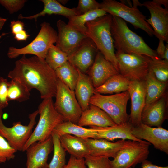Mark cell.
Wrapping results in <instances>:
<instances>
[{
    "label": "cell",
    "instance_id": "obj_1",
    "mask_svg": "<svg viewBox=\"0 0 168 168\" xmlns=\"http://www.w3.org/2000/svg\"><path fill=\"white\" fill-rule=\"evenodd\" d=\"M8 77L20 80L30 91L37 89L41 99L55 97L58 78L55 71L45 60L34 56L27 58L25 55L15 63L13 69Z\"/></svg>",
    "mask_w": 168,
    "mask_h": 168
},
{
    "label": "cell",
    "instance_id": "obj_2",
    "mask_svg": "<svg viewBox=\"0 0 168 168\" xmlns=\"http://www.w3.org/2000/svg\"><path fill=\"white\" fill-rule=\"evenodd\" d=\"M111 33L114 49L127 54L143 55L152 59H161L143 39L132 31L122 19L112 16Z\"/></svg>",
    "mask_w": 168,
    "mask_h": 168
},
{
    "label": "cell",
    "instance_id": "obj_3",
    "mask_svg": "<svg viewBox=\"0 0 168 168\" xmlns=\"http://www.w3.org/2000/svg\"><path fill=\"white\" fill-rule=\"evenodd\" d=\"M112 16L110 14L86 23V35L93 42L98 50L119 72L114 42L111 33Z\"/></svg>",
    "mask_w": 168,
    "mask_h": 168
},
{
    "label": "cell",
    "instance_id": "obj_4",
    "mask_svg": "<svg viewBox=\"0 0 168 168\" xmlns=\"http://www.w3.org/2000/svg\"><path fill=\"white\" fill-rule=\"evenodd\" d=\"M40 118L38 124L25 145V151L32 143L43 142L51 136L55 127L64 121L63 117L55 109L52 98L44 99L38 107Z\"/></svg>",
    "mask_w": 168,
    "mask_h": 168
},
{
    "label": "cell",
    "instance_id": "obj_5",
    "mask_svg": "<svg viewBox=\"0 0 168 168\" xmlns=\"http://www.w3.org/2000/svg\"><path fill=\"white\" fill-rule=\"evenodd\" d=\"M130 96L128 91L110 95L95 92L89 104L96 105L106 112L117 124L128 122L129 115L127 112Z\"/></svg>",
    "mask_w": 168,
    "mask_h": 168
},
{
    "label": "cell",
    "instance_id": "obj_6",
    "mask_svg": "<svg viewBox=\"0 0 168 168\" xmlns=\"http://www.w3.org/2000/svg\"><path fill=\"white\" fill-rule=\"evenodd\" d=\"M40 27L37 35L27 45L21 48L10 47L7 53L8 57L13 59L21 55L32 54L45 60L49 49L56 42L58 33L46 21L41 24Z\"/></svg>",
    "mask_w": 168,
    "mask_h": 168
},
{
    "label": "cell",
    "instance_id": "obj_7",
    "mask_svg": "<svg viewBox=\"0 0 168 168\" xmlns=\"http://www.w3.org/2000/svg\"><path fill=\"white\" fill-rule=\"evenodd\" d=\"M100 4V8L107 13L130 23L135 29L142 30L149 36L154 35L153 29L146 21V17L137 7H129L115 0H104Z\"/></svg>",
    "mask_w": 168,
    "mask_h": 168
},
{
    "label": "cell",
    "instance_id": "obj_8",
    "mask_svg": "<svg viewBox=\"0 0 168 168\" xmlns=\"http://www.w3.org/2000/svg\"><path fill=\"white\" fill-rule=\"evenodd\" d=\"M151 143L128 140L127 143L110 160L111 168H132L147 160L149 153Z\"/></svg>",
    "mask_w": 168,
    "mask_h": 168
},
{
    "label": "cell",
    "instance_id": "obj_9",
    "mask_svg": "<svg viewBox=\"0 0 168 168\" xmlns=\"http://www.w3.org/2000/svg\"><path fill=\"white\" fill-rule=\"evenodd\" d=\"M54 108L64 121L77 124L82 112L76 99L74 91L69 89L58 79Z\"/></svg>",
    "mask_w": 168,
    "mask_h": 168
},
{
    "label": "cell",
    "instance_id": "obj_10",
    "mask_svg": "<svg viewBox=\"0 0 168 168\" xmlns=\"http://www.w3.org/2000/svg\"><path fill=\"white\" fill-rule=\"evenodd\" d=\"M119 72L130 80H145L149 71L151 58L146 55L116 51Z\"/></svg>",
    "mask_w": 168,
    "mask_h": 168
},
{
    "label": "cell",
    "instance_id": "obj_11",
    "mask_svg": "<svg viewBox=\"0 0 168 168\" xmlns=\"http://www.w3.org/2000/svg\"><path fill=\"white\" fill-rule=\"evenodd\" d=\"M3 114L2 109H0V135L17 151H22L36 123V118L39 114L38 110L29 114L30 121L27 125H23L18 121L13 123L12 126L11 127L5 126L3 123Z\"/></svg>",
    "mask_w": 168,
    "mask_h": 168
},
{
    "label": "cell",
    "instance_id": "obj_12",
    "mask_svg": "<svg viewBox=\"0 0 168 168\" xmlns=\"http://www.w3.org/2000/svg\"><path fill=\"white\" fill-rule=\"evenodd\" d=\"M142 5L150 13V18L146 21L153 29L154 35L168 43V8H163L155 0L144 2Z\"/></svg>",
    "mask_w": 168,
    "mask_h": 168
},
{
    "label": "cell",
    "instance_id": "obj_13",
    "mask_svg": "<svg viewBox=\"0 0 168 168\" xmlns=\"http://www.w3.org/2000/svg\"><path fill=\"white\" fill-rule=\"evenodd\" d=\"M131 133L137 138L144 139L156 149L168 154V131L161 127L153 128L141 123L132 126Z\"/></svg>",
    "mask_w": 168,
    "mask_h": 168
},
{
    "label": "cell",
    "instance_id": "obj_14",
    "mask_svg": "<svg viewBox=\"0 0 168 168\" xmlns=\"http://www.w3.org/2000/svg\"><path fill=\"white\" fill-rule=\"evenodd\" d=\"M58 33L56 45L68 55L87 37L86 34L69 26L61 20L57 22Z\"/></svg>",
    "mask_w": 168,
    "mask_h": 168
},
{
    "label": "cell",
    "instance_id": "obj_15",
    "mask_svg": "<svg viewBox=\"0 0 168 168\" xmlns=\"http://www.w3.org/2000/svg\"><path fill=\"white\" fill-rule=\"evenodd\" d=\"M98 51L93 42L87 37L68 55V61L82 72L86 73L93 64Z\"/></svg>",
    "mask_w": 168,
    "mask_h": 168
},
{
    "label": "cell",
    "instance_id": "obj_16",
    "mask_svg": "<svg viewBox=\"0 0 168 168\" xmlns=\"http://www.w3.org/2000/svg\"><path fill=\"white\" fill-rule=\"evenodd\" d=\"M128 91L131 100V113L128 122L133 127L142 123L141 115L146 102L145 80H130Z\"/></svg>",
    "mask_w": 168,
    "mask_h": 168
},
{
    "label": "cell",
    "instance_id": "obj_17",
    "mask_svg": "<svg viewBox=\"0 0 168 168\" xmlns=\"http://www.w3.org/2000/svg\"><path fill=\"white\" fill-rule=\"evenodd\" d=\"M53 149L51 136L44 141L32 143L26 151L27 158L26 168H48V156Z\"/></svg>",
    "mask_w": 168,
    "mask_h": 168
},
{
    "label": "cell",
    "instance_id": "obj_18",
    "mask_svg": "<svg viewBox=\"0 0 168 168\" xmlns=\"http://www.w3.org/2000/svg\"><path fill=\"white\" fill-rule=\"evenodd\" d=\"M167 99L166 92L155 102L145 106L141 115L142 123L150 127H162L168 118Z\"/></svg>",
    "mask_w": 168,
    "mask_h": 168
},
{
    "label": "cell",
    "instance_id": "obj_19",
    "mask_svg": "<svg viewBox=\"0 0 168 168\" xmlns=\"http://www.w3.org/2000/svg\"><path fill=\"white\" fill-rule=\"evenodd\" d=\"M95 88L103 84L112 76L119 73L114 65L99 51L94 62L87 72Z\"/></svg>",
    "mask_w": 168,
    "mask_h": 168
},
{
    "label": "cell",
    "instance_id": "obj_20",
    "mask_svg": "<svg viewBox=\"0 0 168 168\" xmlns=\"http://www.w3.org/2000/svg\"><path fill=\"white\" fill-rule=\"evenodd\" d=\"M90 151V155L114 158L117 152L127 142L128 140L121 139L111 142L103 138L86 139Z\"/></svg>",
    "mask_w": 168,
    "mask_h": 168
},
{
    "label": "cell",
    "instance_id": "obj_21",
    "mask_svg": "<svg viewBox=\"0 0 168 168\" xmlns=\"http://www.w3.org/2000/svg\"><path fill=\"white\" fill-rule=\"evenodd\" d=\"M77 124L83 127L93 126L100 127L117 125L104 111L90 104L88 108L82 111Z\"/></svg>",
    "mask_w": 168,
    "mask_h": 168
},
{
    "label": "cell",
    "instance_id": "obj_22",
    "mask_svg": "<svg viewBox=\"0 0 168 168\" xmlns=\"http://www.w3.org/2000/svg\"><path fill=\"white\" fill-rule=\"evenodd\" d=\"M132 125L128 122L119 125L105 127L90 126L96 130L97 134L96 139L103 138L110 141L120 139L122 140L142 142L143 140L138 139L131 133Z\"/></svg>",
    "mask_w": 168,
    "mask_h": 168
},
{
    "label": "cell",
    "instance_id": "obj_23",
    "mask_svg": "<svg viewBox=\"0 0 168 168\" xmlns=\"http://www.w3.org/2000/svg\"><path fill=\"white\" fill-rule=\"evenodd\" d=\"M44 7L43 10L39 13L30 16H23L20 14L18 16L19 19H34L46 15H58L63 16L68 18L75 16L81 14L76 7L70 8L67 7L55 0H41Z\"/></svg>",
    "mask_w": 168,
    "mask_h": 168
},
{
    "label": "cell",
    "instance_id": "obj_24",
    "mask_svg": "<svg viewBox=\"0 0 168 168\" xmlns=\"http://www.w3.org/2000/svg\"><path fill=\"white\" fill-rule=\"evenodd\" d=\"M77 69L78 77L74 91L76 99L83 111L89 107V100L95 93V88L90 77Z\"/></svg>",
    "mask_w": 168,
    "mask_h": 168
},
{
    "label": "cell",
    "instance_id": "obj_25",
    "mask_svg": "<svg viewBox=\"0 0 168 168\" xmlns=\"http://www.w3.org/2000/svg\"><path fill=\"white\" fill-rule=\"evenodd\" d=\"M59 139L62 146L65 151L77 158H85L91 154V151L86 139L65 134L60 136Z\"/></svg>",
    "mask_w": 168,
    "mask_h": 168
},
{
    "label": "cell",
    "instance_id": "obj_26",
    "mask_svg": "<svg viewBox=\"0 0 168 168\" xmlns=\"http://www.w3.org/2000/svg\"><path fill=\"white\" fill-rule=\"evenodd\" d=\"M52 133L59 137L63 134H69L84 139H96L97 134V130L95 128H86L69 121H64L58 124Z\"/></svg>",
    "mask_w": 168,
    "mask_h": 168
},
{
    "label": "cell",
    "instance_id": "obj_27",
    "mask_svg": "<svg viewBox=\"0 0 168 168\" xmlns=\"http://www.w3.org/2000/svg\"><path fill=\"white\" fill-rule=\"evenodd\" d=\"M145 81L146 87V106L158 100L166 92L167 82L158 80L150 69Z\"/></svg>",
    "mask_w": 168,
    "mask_h": 168
},
{
    "label": "cell",
    "instance_id": "obj_28",
    "mask_svg": "<svg viewBox=\"0 0 168 168\" xmlns=\"http://www.w3.org/2000/svg\"><path fill=\"white\" fill-rule=\"evenodd\" d=\"M130 82V80L119 73L95 88L94 92L101 94L120 93L128 91Z\"/></svg>",
    "mask_w": 168,
    "mask_h": 168
},
{
    "label": "cell",
    "instance_id": "obj_29",
    "mask_svg": "<svg viewBox=\"0 0 168 168\" xmlns=\"http://www.w3.org/2000/svg\"><path fill=\"white\" fill-rule=\"evenodd\" d=\"M107 13L105 11L100 8L91 11L68 18L67 24L72 28L86 34L85 24L86 23L103 16Z\"/></svg>",
    "mask_w": 168,
    "mask_h": 168
},
{
    "label": "cell",
    "instance_id": "obj_30",
    "mask_svg": "<svg viewBox=\"0 0 168 168\" xmlns=\"http://www.w3.org/2000/svg\"><path fill=\"white\" fill-rule=\"evenodd\" d=\"M55 72L58 79L71 90L74 91L78 77L77 68L68 61Z\"/></svg>",
    "mask_w": 168,
    "mask_h": 168
},
{
    "label": "cell",
    "instance_id": "obj_31",
    "mask_svg": "<svg viewBox=\"0 0 168 168\" xmlns=\"http://www.w3.org/2000/svg\"><path fill=\"white\" fill-rule=\"evenodd\" d=\"M30 91L19 79L14 78L9 82L8 89V101L15 100L19 102L28 100Z\"/></svg>",
    "mask_w": 168,
    "mask_h": 168
},
{
    "label": "cell",
    "instance_id": "obj_32",
    "mask_svg": "<svg viewBox=\"0 0 168 168\" xmlns=\"http://www.w3.org/2000/svg\"><path fill=\"white\" fill-rule=\"evenodd\" d=\"M45 60L55 71L68 61V55L56 46L52 44L49 49Z\"/></svg>",
    "mask_w": 168,
    "mask_h": 168
},
{
    "label": "cell",
    "instance_id": "obj_33",
    "mask_svg": "<svg viewBox=\"0 0 168 168\" xmlns=\"http://www.w3.org/2000/svg\"><path fill=\"white\" fill-rule=\"evenodd\" d=\"M54 154L52 160L49 164L48 168H63L66 164V151L62 146L59 136L52 133Z\"/></svg>",
    "mask_w": 168,
    "mask_h": 168
},
{
    "label": "cell",
    "instance_id": "obj_34",
    "mask_svg": "<svg viewBox=\"0 0 168 168\" xmlns=\"http://www.w3.org/2000/svg\"><path fill=\"white\" fill-rule=\"evenodd\" d=\"M149 69L153 72L158 80L163 82H168V61L161 59L150 58Z\"/></svg>",
    "mask_w": 168,
    "mask_h": 168
},
{
    "label": "cell",
    "instance_id": "obj_35",
    "mask_svg": "<svg viewBox=\"0 0 168 168\" xmlns=\"http://www.w3.org/2000/svg\"><path fill=\"white\" fill-rule=\"evenodd\" d=\"M17 151L0 135V163L14 159Z\"/></svg>",
    "mask_w": 168,
    "mask_h": 168
},
{
    "label": "cell",
    "instance_id": "obj_36",
    "mask_svg": "<svg viewBox=\"0 0 168 168\" xmlns=\"http://www.w3.org/2000/svg\"><path fill=\"white\" fill-rule=\"evenodd\" d=\"M87 168H111L109 158L89 155L85 158Z\"/></svg>",
    "mask_w": 168,
    "mask_h": 168
},
{
    "label": "cell",
    "instance_id": "obj_37",
    "mask_svg": "<svg viewBox=\"0 0 168 168\" xmlns=\"http://www.w3.org/2000/svg\"><path fill=\"white\" fill-rule=\"evenodd\" d=\"M26 0H0V4L11 14L21 9L27 2Z\"/></svg>",
    "mask_w": 168,
    "mask_h": 168
},
{
    "label": "cell",
    "instance_id": "obj_38",
    "mask_svg": "<svg viewBox=\"0 0 168 168\" xmlns=\"http://www.w3.org/2000/svg\"><path fill=\"white\" fill-rule=\"evenodd\" d=\"M9 82L0 77V109H2L8 105V89Z\"/></svg>",
    "mask_w": 168,
    "mask_h": 168
},
{
    "label": "cell",
    "instance_id": "obj_39",
    "mask_svg": "<svg viewBox=\"0 0 168 168\" xmlns=\"http://www.w3.org/2000/svg\"><path fill=\"white\" fill-rule=\"evenodd\" d=\"M100 3L95 0H79L76 8L82 14L91 11L100 9Z\"/></svg>",
    "mask_w": 168,
    "mask_h": 168
},
{
    "label": "cell",
    "instance_id": "obj_40",
    "mask_svg": "<svg viewBox=\"0 0 168 168\" xmlns=\"http://www.w3.org/2000/svg\"><path fill=\"white\" fill-rule=\"evenodd\" d=\"M63 168H87L84 158L78 159L71 155L68 162Z\"/></svg>",
    "mask_w": 168,
    "mask_h": 168
},
{
    "label": "cell",
    "instance_id": "obj_41",
    "mask_svg": "<svg viewBox=\"0 0 168 168\" xmlns=\"http://www.w3.org/2000/svg\"><path fill=\"white\" fill-rule=\"evenodd\" d=\"M24 23L20 21L13 20L11 22V30L12 34L14 35L24 30Z\"/></svg>",
    "mask_w": 168,
    "mask_h": 168
},
{
    "label": "cell",
    "instance_id": "obj_42",
    "mask_svg": "<svg viewBox=\"0 0 168 168\" xmlns=\"http://www.w3.org/2000/svg\"><path fill=\"white\" fill-rule=\"evenodd\" d=\"M164 42L163 40L159 39L158 46L156 51L158 55L161 59L162 58L166 49V46L164 45Z\"/></svg>",
    "mask_w": 168,
    "mask_h": 168
},
{
    "label": "cell",
    "instance_id": "obj_43",
    "mask_svg": "<svg viewBox=\"0 0 168 168\" xmlns=\"http://www.w3.org/2000/svg\"><path fill=\"white\" fill-rule=\"evenodd\" d=\"M14 35V38L17 41H26L30 35L24 30L19 32Z\"/></svg>",
    "mask_w": 168,
    "mask_h": 168
},
{
    "label": "cell",
    "instance_id": "obj_44",
    "mask_svg": "<svg viewBox=\"0 0 168 168\" xmlns=\"http://www.w3.org/2000/svg\"><path fill=\"white\" fill-rule=\"evenodd\" d=\"M141 163L142 168H168V166H160L156 165L147 160L143 161Z\"/></svg>",
    "mask_w": 168,
    "mask_h": 168
},
{
    "label": "cell",
    "instance_id": "obj_45",
    "mask_svg": "<svg viewBox=\"0 0 168 168\" xmlns=\"http://www.w3.org/2000/svg\"><path fill=\"white\" fill-rule=\"evenodd\" d=\"M156 2L161 5H163L165 8H168V0H155Z\"/></svg>",
    "mask_w": 168,
    "mask_h": 168
},
{
    "label": "cell",
    "instance_id": "obj_46",
    "mask_svg": "<svg viewBox=\"0 0 168 168\" xmlns=\"http://www.w3.org/2000/svg\"><path fill=\"white\" fill-rule=\"evenodd\" d=\"M162 59L168 61V44H167L166 45L165 50L162 57Z\"/></svg>",
    "mask_w": 168,
    "mask_h": 168
},
{
    "label": "cell",
    "instance_id": "obj_47",
    "mask_svg": "<svg viewBox=\"0 0 168 168\" xmlns=\"http://www.w3.org/2000/svg\"><path fill=\"white\" fill-rule=\"evenodd\" d=\"M6 21L7 19H6L0 17V30L2 28Z\"/></svg>",
    "mask_w": 168,
    "mask_h": 168
},
{
    "label": "cell",
    "instance_id": "obj_48",
    "mask_svg": "<svg viewBox=\"0 0 168 168\" xmlns=\"http://www.w3.org/2000/svg\"><path fill=\"white\" fill-rule=\"evenodd\" d=\"M61 4H65L67 2H68V0H59L58 1Z\"/></svg>",
    "mask_w": 168,
    "mask_h": 168
}]
</instances>
